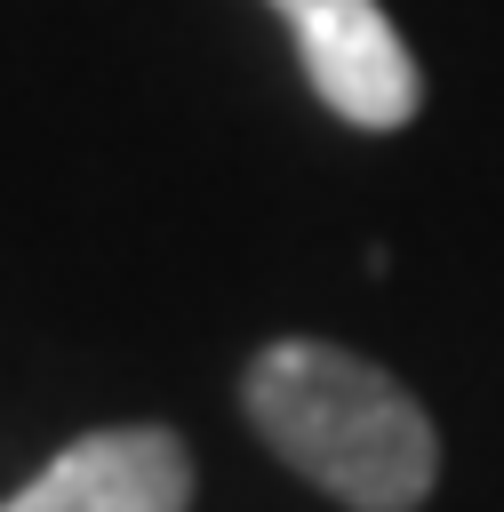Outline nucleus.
Segmentation results:
<instances>
[{
  "mask_svg": "<svg viewBox=\"0 0 504 512\" xmlns=\"http://www.w3.org/2000/svg\"><path fill=\"white\" fill-rule=\"evenodd\" d=\"M264 448L352 512H416L440 480V432L416 392L320 336H280L240 376Z\"/></svg>",
  "mask_w": 504,
  "mask_h": 512,
  "instance_id": "1",
  "label": "nucleus"
},
{
  "mask_svg": "<svg viewBox=\"0 0 504 512\" xmlns=\"http://www.w3.org/2000/svg\"><path fill=\"white\" fill-rule=\"evenodd\" d=\"M288 40H296V64L312 80V96L352 120V128H408L416 104H424V72L408 56V40L392 32V16L376 0H264Z\"/></svg>",
  "mask_w": 504,
  "mask_h": 512,
  "instance_id": "2",
  "label": "nucleus"
},
{
  "mask_svg": "<svg viewBox=\"0 0 504 512\" xmlns=\"http://www.w3.org/2000/svg\"><path fill=\"white\" fill-rule=\"evenodd\" d=\"M192 456L168 424H112L40 464L0 512H184Z\"/></svg>",
  "mask_w": 504,
  "mask_h": 512,
  "instance_id": "3",
  "label": "nucleus"
}]
</instances>
